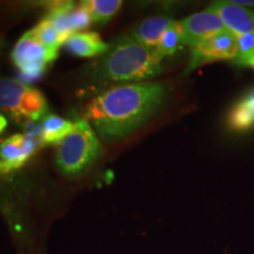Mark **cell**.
I'll return each instance as SVG.
<instances>
[{"label":"cell","instance_id":"obj_13","mask_svg":"<svg viewBox=\"0 0 254 254\" xmlns=\"http://www.w3.org/2000/svg\"><path fill=\"white\" fill-rule=\"evenodd\" d=\"M185 46L183 39V30L179 21H174L168 30L165 32L163 38L155 47V55L159 60H163L166 57H172L178 51Z\"/></svg>","mask_w":254,"mask_h":254},{"label":"cell","instance_id":"obj_10","mask_svg":"<svg viewBox=\"0 0 254 254\" xmlns=\"http://www.w3.org/2000/svg\"><path fill=\"white\" fill-rule=\"evenodd\" d=\"M174 20L168 15H153L142 20L129 33V36L141 45L155 51L164 33L172 26Z\"/></svg>","mask_w":254,"mask_h":254},{"label":"cell","instance_id":"obj_18","mask_svg":"<svg viewBox=\"0 0 254 254\" xmlns=\"http://www.w3.org/2000/svg\"><path fill=\"white\" fill-rule=\"evenodd\" d=\"M254 56V33L238 36V53L236 62L243 64Z\"/></svg>","mask_w":254,"mask_h":254},{"label":"cell","instance_id":"obj_4","mask_svg":"<svg viewBox=\"0 0 254 254\" xmlns=\"http://www.w3.org/2000/svg\"><path fill=\"white\" fill-rule=\"evenodd\" d=\"M58 53L44 46L31 31L24 33L11 53L12 62L19 69L18 80L27 86L39 80L47 66L58 58Z\"/></svg>","mask_w":254,"mask_h":254},{"label":"cell","instance_id":"obj_8","mask_svg":"<svg viewBox=\"0 0 254 254\" xmlns=\"http://www.w3.org/2000/svg\"><path fill=\"white\" fill-rule=\"evenodd\" d=\"M219 15L226 30L236 36L254 33V12L231 1H215L207 8Z\"/></svg>","mask_w":254,"mask_h":254},{"label":"cell","instance_id":"obj_14","mask_svg":"<svg viewBox=\"0 0 254 254\" xmlns=\"http://www.w3.org/2000/svg\"><path fill=\"white\" fill-rule=\"evenodd\" d=\"M90 9L92 20L97 25H105L118 13L123 1L120 0H87L84 1Z\"/></svg>","mask_w":254,"mask_h":254},{"label":"cell","instance_id":"obj_1","mask_svg":"<svg viewBox=\"0 0 254 254\" xmlns=\"http://www.w3.org/2000/svg\"><path fill=\"white\" fill-rule=\"evenodd\" d=\"M164 84L138 82L111 88L95 95L84 109V117L104 141H118L150 120L166 100Z\"/></svg>","mask_w":254,"mask_h":254},{"label":"cell","instance_id":"obj_19","mask_svg":"<svg viewBox=\"0 0 254 254\" xmlns=\"http://www.w3.org/2000/svg\"><path fill=\"white\" fill-rule=\"evenodd\" d=\"M6 127H7V119L5 118V116L0 113V134L5 131Z\"/></svg>","mask_w":254,"mask_h":254},{"label":"cell","instance_id":"obj_3","mask_svg":"<svg viewBox=\"0 0 254 254\" xmlns=\"http://www.w3.org/2000/svg\"><path fill=\"white\" fill-rule=\"evenodd\" d=\"M72 132L57 145L56 164L63 176L81 177L92 167L101 154L100 141L85 118L75 119Z\"/></svg>","mask_w":254,"mask_h":254},{"label":"cell","instance_id":"obj_7","mask_svg":"<svg viewBox=\"0 0 254 254\" xmlns=\"http://www.w3.org/2000/svg\"><path fill=\"white\" fill-rule=\"evenodd\" d=\"M179 23L183 30L184 44L190 47L194 46L205 38L226 30L219 15L209 9L190 15Z\"/></svg>","mask_w":254,"mask_h":254},{"label":"cell","instance_id":"obj_15","mask_svg":"<svg viewBox=\"0 0 254 254\" xmlns=\"http://www.w3.org/2000/svg\"><path fill=\"white\" fill-rule=\"evenodd\" d=\"M228 120L236 129H246L254 125V92L234 107Z\"/></svg>","mask_w":254,"mask_h":254},{"label":"cell","instance_id":"obj_12","mask_svg":"<svg viewBox=\"0 0 254 254\" xmlns=\"http://www.w3.org/2000/svg\"><path fill=\"white\" fill-rule=\"evenodd\" d=\"M74 123L56 114L46 116L41 122V140L44 145H58L72 132Z\"/></svg>","mask_w":254,"mask_h":254},{"label":"cell","instance_id":"obj_5","mask_svg":"<svg viewBox=\"0 0 254 254\" xmlns=\"http://www.w3.org/2000/svg\"><path fill=\"white\" fill-rule=\"evenodd\" d=\"M44 146L41 125H32L26 134H13L0 144V174L18 170Z\"/></svg>","mask_w":254,"mask_h":254},{"label":"cell","instance_id":"obj_9","mask_svg":"<svg viewBox=\"0 0 254 254\" xmlns=\"http://www.w3.org/2000/svg\"><path fill=\"white\" fill-rule=\"evenodd\" d=\"M64 45L73 56L81 58H98L110 50L111 43H105L95 32H78L72 34Z\"/></svg>","mask_w":254,"mask_h":254},{"label":"cell","instance_id":"obj_17","mask_svg":"<svg viewBox=\"0 0 254 254\" xmlns=\"http://www.w3.org/2000/svg\"><path fill=\"white\" fill-rule=\"evenodd\" d=\"M68 19L73 34L81 32L93 23L90 9L87 8V6L85 5L84 1L75 6V7L69 12Z\"/></svg>","mask_w":254,"mask_h":254},{"label":"cell","instance_id":"obj_6","mask_svg":"<svg viewBox=\"0 0 254 254\" xmlns=\"http://www.w3.org/2000/svg\"><path fill=\"white\" fill-rule=\"evenodd\" d=\"M238 37L228 30L209 36L190 47V63L185 74L199 66L215 60H231L237 58Z\"/></svg>","mask_w":254,"mask_h":254},{"label":"cell","instance_id":"obj_2","mask_svg":"<svg viewBox=\"0 0 254 254\" xmlns=\"http://www.w3.org/2000/svg\"><path fill=\"white\" fill-rule=\"evenodd\" d=\"M161 72V60L129 34L111 43L110 50L85 66L81 71L79 97H91L124 85L145 82Z\"/></svg>","mask_w":254,"mask_h":254},{"label":"cell","instance_id":"obj_20","mask_svg":"<svg viewBox=\"0 0 254 254\" xmlns=\"http://www.w3.org/2000/svg\"><path fill=\"white\" fill-rule=\"evenodd\" d=\"M241 65H249V66H252V67H254V56L251 57V58H249L247 60H245Z\"/></svg>","mask_w":254,"mask_h":254},{"label":"cell","instance_id":"obj_11","mask_svg":"<svg viewBox=\"0 0 254 254\" xmlns=\"http://www.w3.org/2000/svg\"><path fill=\"white\" fill-rule=\"evenodd\" d=\"M28 88L19 80L0 77V109L17 122L21 119V105Z\"/></svg>","mask_w":254,"mask_h":254},{"label":"cell","instance_id":"obj_16","mask_svg":"<svg viewBox=\"0 0 254 254\" xmlns=\"http://www.w3.org/2000/svg\"><path fill=\"white\" fill-rule=\"evenodd\" d=\"M31 32L44 46L52 51L59 52L60 46L65 44V40L60 36L59 32L57 31L55 25L46 17L43 20H40L36 27L32 28Z\"/></svg>","mask_w":254,"mask_h":254}]
</instances>
